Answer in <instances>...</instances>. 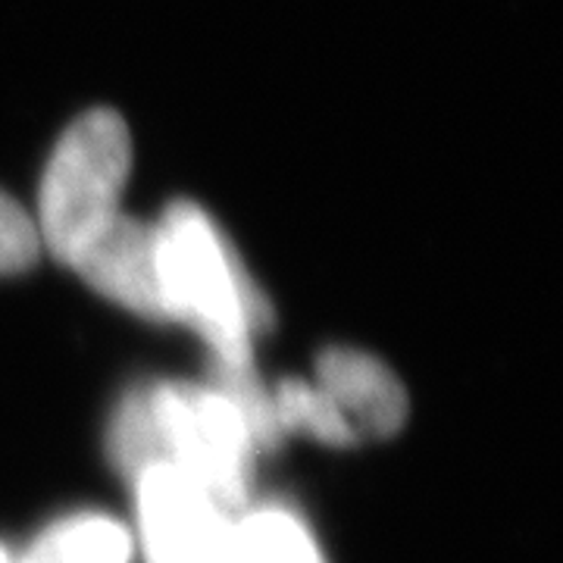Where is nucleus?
Returning <instances> with one entry per match:
<instances>
[{"label":"nucleus","instance_id":"obj_5","mask_svg":"<svg viewBox=\"0 0 563 563\" xmlns=\"http://www.w3.org/2000/svg\"><path fill=\"white\" fill-rule=\"evenodd\" d=\"M66 266H73L95 291L122 303L125 310L169 322L157 225H147L120 210L73 251Z\"/></svg>","mask_w":563,"mask_h":563},{"label":"nucleus","instance_id":"obj_13","mask_svg":"<svg viewBox=\"0 0 563 563\" xmlns=\"http://www.w3.org/2000/svg\"><path fill=\"white\" fill-rule=\"evenodd\" d=\"M0 563H16V558H13L3 544H0Z\"/></svg>","mask_w":563,"mask_h":563},{"label":"nucleus","instance_id":"obj_10","mask_svg":"<svg viewBox=\"0 0 563 563\" xmlns=\"http://www.w3.org/2000/svg\"><path fill=\"white\" fill-rule=\"evenodd\" d=\"M273 407H276L282 435L303 432L317 442L335 444V448L361 442L354 426L344 420L342 410L332 404L320 385L303 383V379H282L273 388Z\"/></svg>","mask_w":563,"mask_h":563},{"label":"nucleus","instance_id":"obj_1","mask_svg":"<svg viewBox=\"0 0 563 563\" xmlns=\"http://www.w3.org/2000/svg\"><path fill=\"white\" fill-rule=\"evenodd\" d=\"M157 242L169 322L195 329L213 363H251L273 307L220 225L195 201H173L157 222Z\"/></svg>","mask_w":563,"mask_h":563},{"label":"nucleus","instance_id":"obj_6","mask_svg":"<svg viewBox=\"0 0 563 563\" xmlns=\"http://www.w3.org/2000/svg\"><path fill=\"white\" fill-rule=\"evenodd\" d=\"M317 385L354 426L357 439H388L407 420V391L398 376L363 351H322L317 361Z\"/></svg>","mask_w":563,"mask_h":563},{"label":"nucleus","instance_id":"obj_12","mask_svg":"<svg viewBox=\"0 0 563 563\" xmlns=\"http://www.w3.org/2000/svg\"><path fill=\"white\" fill-rule=\"evenodd\" d=\"M41 239L35 220L20 201L0 191V276H13L38 261Z\"/></svg>","mask_w":563,"mask_h":563},{"label":"nucleus","instance_id":"obj_9","mask_svg":"<svg viewBox=\"0 0 563 563\" xmlns=\"http://www.w3.org/2000/svg\"><path fill=\"white\" fill-rule=\"evenodd\" d=\"M110 461L129 483H135L151 466L166 463L161 420L154 407V385H139L122 395L107 432Z\"/></svg>","mask_w":563,"mask_h":563},{"label":"nucleus","instance_id":"obj_4","mask_svg":"<svg viewBox=\"0 0 563 563\" xmlns=\"http://www.w3.org/2000/svg\"><path fill=\"white\" fill-rule=\"evenodd\" d=\"M144 563H235V514L173 463L135 479Z\"/></svg>","mask_w":563,"mask_h":563},{"label":"nucleus","instance_id":"obj_2","mask_svg":"<svg viewBox=\"0 0 563 563\" xmlns=\"http://www.w3.org/2000/svg\"><path fill=\"white\" fill-rule=\"evenodd\" d=\"M132 169L129 125L117 110H91L57 141L38 195L41 247L60 263L73 257L98 225L120 213V198Z\"/></svg>","mask_w":563,"mask_h":563},{"label":"nucleus","instance_id":"obj_8","mask_svg":"<svg viewBox=\"0 0 563 563\" xmlns=\"http://www.w3.org/2000/svg\"><path fill=\"white\" fill-rule=\"evenodd\" d=\"M235 563H325L320 544L295 510L263 504L235 520Z\"/></svg>","mask_w":563,"mask_h":563},{"label":"nucleus","instance_id":"obj_7","mask_svg":"<svg viewBox=\"0 0 563 563\" xmlns=\"http://www.w3.org/2000/svg\"><path fill=\"white\" fill-rule=\"evenodd\" d=\"M132 532L103 514H73L47 526L16 563H132Z\"/></svg>","mask_w":563,"mask_h":563},{"label":"nucleus","instance_id":"obj_11","mask_svg":"<svg viewBox=\"0 0 563 563\" xmlns=\"http://www.w3.org/2000/svg\"><path fill=\"white\" fill-rule=\"evenodd\" d=\"M210 385L222 391L232 401V407L239 410L257 454L279 448L285 435H282L279 420H276L273 391H266L261 376L254 373V363H213L210 366Z\"/></svg>","mask_w":563,"mask_h":563},{"label":"nucleus","instance_id":"obj_3","mask_svg":"<svg viewBox=\"0 0 563 563\" xmlns=\"http://www.w3.org/2000/svg\"><path fill=\"white\" fill-rule=\"evenodd\" d=\"M154 407L166 463L201 485L229 514L239 517L247 510L257 448L232 401L210 383H157Z\"/></svg>","mask_w":563,"mask_h":563}]
</instances>
